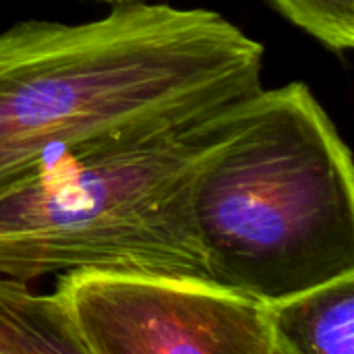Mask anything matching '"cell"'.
<instances>
[{"label":"cell","instance_id":"3","mask_svg":"<svg viewBox=\"0 0 354 354\" xmlns=\"http://www.w3.org/2000/svg\"><path fill=\"white\" fill-rule=\"evenodd\" d=\"M234 104L147 141L62 158L2 195L0 278L95 272L209 282L193 180Z\"/></svg>","mask_w":354,"mask_h":354},{"label":"cell","instance_id":"9","mask_svg":"<svg viewBox=\"0 0 354 354\" xmlns=\"http://www.w3.org/2000/svg\"><path fill=\"white\" fill-rule=\"evenodd\" d=\"M272 354H278V353H276V351H272Z\"/></svg>","mask_w":354,"mask_h":354},{"label":"cell","instance_id":"8","mask_svg":"<svg viewBox=\"0 0 354 354\" xmlns=\"http://www.w3.org/2000/svg\"><path fill=\"white\" fill-rule=\"evenodd\" d=\"M0 354H17V353H12V351H10V348L0 340Z\"/></svg>","mask_w":354,"mask_h":354},{"label":"cell","instance_id":"6","mask_svg":"<svg viewBox=\"0 0 354 354\" xmlns=\"http://www.w3.org/2000/svg\"><path fill=\"white\" fill-rule=\"evenodd\" d=\"M0 340L17 354H91L56 292L0 278Z\"/></svg>","mask_w":354,"mask_h":354},{"label":"cell","instance_id":"7","mask_svg":"<svg viewBox=\"0 0 354 354\" xmlns=\"http://www.w3.org/2000/svg\"><path fill=\"white\" fill-rule=\"evenodd\" d=\"M299 29L334 52L354 46V0H270Z\"/></svg>","mask_w":354,"mask_h":354},{"label":"cell","instance_id":"1","mask_svg":"<svg viewBox=\"0 0 354 354\" xmlns=\"http://www.w3.org/2000/svg\"><path fill=\"white\" fill-rule=\"evenodd\" d=\"M263 46L205 8L124 2L0 33V197L58 160L189 127L261 87Z\"/></svg>","mask_w":354,"mask_h":354},{"label":"cell","instance_id":"2","mask_svg":"<svg viewBox=\"0 0 354 354\" xmlns=\"http://www.w3.org/2000/svg\"><path fill=\"white\" fill-rule=\"evenodd\" d=\"M191 203L216 286L270 305L354 272L353 153L305 83L228 110Z\"/></svg>","mask_w":354,"mask_h":354},{"label":"cell","instance_id":"4","mask_svg":"<svg viewBox=\"0 0 354 354\" xmlns=\"http://www.w3.org/2000/svg\"><path fill=\"white\" fill-rule=\"evenodd\" d=\"M60 299L91 354H272L268 305L212 282L64 274Z\"/></svg>","mask_w":354,"mask_h":354},{"label":"cell","instance_id":"5","mask_svg":"<svg viewBox=\"0 0 354 354\" xmlns=\"http://www.w3.org/2000/svg\"><path fill=\"white\" fill-rule=\"evenodd\" d=\"M278 354H354V272L268 305Z\"/></svg>","mask_w":354,"mask_h":354}]
</instances>
